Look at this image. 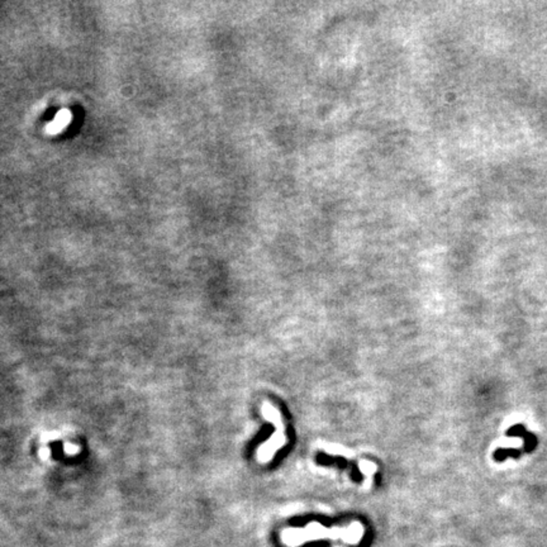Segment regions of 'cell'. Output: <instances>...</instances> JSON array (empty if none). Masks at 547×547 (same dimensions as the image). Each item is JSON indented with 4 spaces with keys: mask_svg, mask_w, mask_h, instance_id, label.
Returning <instances> with one entry per match:
<instances>
[{
    "mask_svg": "<svg viewBox=\"0 0 547 547\" xmlns=\"http://www.w3.org/2000/svg\"><path fill=\"white\" fill-rule=\"evenodd\" d=\"M358 468H360L361 472H362L366 478H371L375 474V472H376V466H375L372 462H370V461L361 460L360 462H358Z\"/></svg>",
    "mask_w": 547,
    "mask_h": 547,
    "instance_id": "obj_4",
    "label": "cell"
},
{
    "mask_svg": "<svg viewBox=\"0 0 547 547\" xmlns=\"http://www.w3.org/2000/svg\"><path fill=\"white\" fill-rule=\"evenodd\" d=\"M71 118H72V114L68 110V109H64L57 113V116H54V120L47 126V132L52 133V134H56V133L61 132L66 128V126L70 123Z\"/></svg>",
    "mask_w": 547,
    "mask_h": 547,
    "instance_id": "obj_3",
    "label": "cell"
},
{
    "mask_svg": "<svg viewBox=\"0 0 547 547\" xmlns=\"http://www.w3.org/2000/svg\"><path fill=\"white\" fill-rule=\"evenodd\" d=\"M334 547H344V546H340V544H334Z\"/></svg>",
    "mask_w": 547,
    "mask_h": 547,
    "instance_id": "obj_5",
    "label": "cell"
},
{
    "mask_svg": "<svg viewBox=\"0 0 547 547\" xmlns=\"http://www.w3.org/2000/svg\"><path fill=\"white\" fill-rule=\"evenodd\" d=\"M261 413H262V417L268 422L272 423L275 427V432L271 434V438L261 444L256 451V458H258V462L268 464L275 458L278 451L286 444L288 438L282 413L276 406H274L270 402H264L261 404Z\"/></svg>",
    "mask_w": 547,
    "mask_h": 547,
    "instance_id": "obj_2",
    "label": "cell"
},
{
    "mask_svg": "<svg viewBox=\"0 0 547 547\" xmlns=\"http://www.w3.org/2000/svg\"><path fill=\"white\" fill-rule=\"evenodd\" d=\"M365 527L361 522H351L346 527L328 528L318 522H310L306 527H292L280 532V540L286 547H299L304 544L320 540H340L344 544L356 546L362 540Z\"/></svg>",
    "mask_w": 547,
    "mask_h": 547,
    "instance_id": "obj_1",
    "label": "cell"
}]
</instances>
